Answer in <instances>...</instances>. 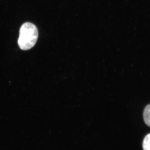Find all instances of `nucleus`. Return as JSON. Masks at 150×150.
<instances>
[{"label":"nucleus","mask_w":150,"mask_h":150,"mask_svg":"<svg viewBox=\"0 0 150 150\" xmlns=\"http://www.w3.org/2000/svg\"><path fill=\"white\" fill-rule=\"evenodd\" d=\"M38 36V30L35 25L29 22L23 23L20 29L19 47L24 51L31 49L35 46Z\"/></svg>","instance_id":"f257e3e1"},{"label":"nucleus","mask_w":150,"mask_h":150,"mask_svg":"<svg viewBox=\"0 0 150 150\" xmlns=\"http://www.w3.org/2000/svg\"><path fill=\"white\" fill-rule=\"evenodd\" d=\"M143 148L144 150H150V134L147 135L144 139Z\"/></svg>","instance_id":"7ed1b4c3"},{"label":"nucleus","mask_w":150,"mask_h":150,"mask_svg":"<svg viewBox=\"0 0 150 150\" xmlns=\"http://www.w3.org/2000/svg\"><path fill=\"white\" fill-rule=\"evenodd\" d=\"M144 119L145 123L150 127V104L145 108L144 112Z\"/></svg>","instance_id":"f03ea898"}]
</instances>
